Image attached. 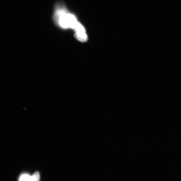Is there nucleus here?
Returning <instances> with one entry per match:
<instances>
[{
    "label": "nucleus",
    "instance_id": "obj_1",
    "mask_svg": "<svg viewBox=\"0 0 181 181\" xmlns=\"http://www.w3.org/2000/svg\"><path fill=\"white\" fill-rule=\"evenodd\" d=\"M59 16V23L62 27L66 28L70 27L74 29L78 23L75 17L71 14L60 11Z\"/></svg>",
    "mask_w": 181,
    "mask_h": 181
},
{
    "label": "nucleus",
    "instance_id": "obj_2",
    "mask_svg": "<svg viewBox=\"0 0 181 181\" xmlns=\"http://www.w3.org/2000/svg\"><path fill=\"white\" fill-rule=\"evenodd\" d=\"M74 36L77 40L81 42H86L88 40L87 36L85 32H76Z\"/></svg>",
    "mask_w": 181,
    "mask_h": 181
},
{
    "label": "nucleus",
    "instance_id": "obj_3",
    "mask_svg": "<svg viewBox=\"0 0 181 181\" xmlns=\"http://www.w3.org/2000/svg\"><path fill=\"white\" fill-rule=\"evenodd\" d=\"M20 181H33L32 177L29 176L24 175L21 176Z\"/></svg>",
    "mask_w": 181,
    "mask_h": 181
},
{
    "label": "nucleus",
    "instance_id": "obj_4",
    "mask_svg": "<svg viewBox=\"0 0 181 181\" xmlns=\"http://www.w3.org/2000/svg\"><path fill=\"white\" fill-rule=\"evenodd\" d=\"M33 181H39L40 180V174L38 172H36L32 177Z\"/></svg>",
    "mask_w": 181,
    "mask_h": 181
}]
</instances>
